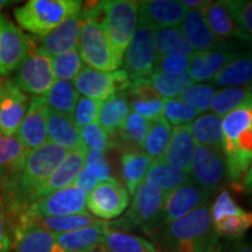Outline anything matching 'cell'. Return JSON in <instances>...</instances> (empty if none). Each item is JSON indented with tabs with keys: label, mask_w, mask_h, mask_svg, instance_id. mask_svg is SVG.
I'll return each mask as SVG.
<instances>
[{
	"label": "cell",
	"mask_w": 252,
	"mask_h": 252,
	"mask_svg": "<svg viewBox=\"0 0 252 252\" xmlns=\"http://www.w3.org/2000/svg\"><path fill=\"white\" fill-rule=\"evenodd\" d=\"M217 91L213 84H193L180 94V99L197 110L198 112H206L212 108L213 99Z\"/></svg>",
	"instance_id": "45"
},
{
	"label": "cell",
	"mask_w": 252,
	"mask_h": 252,
	"mask_svg": "<svg viewBox=\"0 0 252 252\" xmlns=\"http://www.w3.org/2000/svg\"><path fill=\"white\" fill-rule=\"evenodd\" d=\"M30 49V37L0 13V75L13 72Z\"/></svg>",
	"instance_id": "15"
},
{
	"label": "cell",
	"mask_w": 252,
	"mask_h": 252,
	"mask_svg": "<svg viewBox=\"0 0 252 252\" xmlns=\"http://www.w3.org/2000/svg\"><path fill=\"white\" fill-rule=\"evenodd\" d=\"M86 252H109V251L103 244H99V245H97V247L90 249V250H88Z\"/></svg>",
	"instance_id": "58"
},
{
	"label": "cell",
	"mask_w": 252,
	"mask_h": 252,
	"mask_svg": "<svg viewBox=\"0 0 252 252\" xmlns=\"http://www.w3.org/2000/svg\"><path fill=\"white\" fill-rule=\"evenodd\" d=\"M52 61V56L30 37V49L14 70L12 80L24 93L45 96L55 82Z\"/></svg>",
	"instance_id": "8"
},
{
	"label": "cell",
	"mask_w": 252,
	"mask_h": 252,
	"mask_svg": "<svg viewBox=\"0 0 252 252\" xmlns=\"http://www.w3.org/2000/svg\"><path fill=\"white\" fill-rule=\"evenodd\" d=\"M223 2L239 30L252 43V0H226Z\"/></svg>",
	"instance_id": "48"
},
{
	"label": "cell",
	"mask_w": 252,
	"mask_h": 252,
	"mask_svg": "<svg viewBox=\"0 0 252 252\" xmlns=\"http://www.w3.org/2000/svg\"><path fill=\"white\" fill-rule=\"evenodd\" d=\"M53 74L56 81H74V78L80 74L83 68L78 49H72L70 52L63 53L54 56L52 61Z\"/></svg>",
	"instance_id": "43"
},
{
	"label": "cell",
	"mask_w": 252,
	"mask_h": 252,
	"mask_svg": "<svg viewBox=\"0 0 252 252\" xmlns=\"http://www.w3.org/2000/svg\"><path fill=\"white\" fill-rule=\"evenodd\" d=\"M130 108L147 121L162 117L165 99L147 81H138L131 84L127 90Z\"/></svg>",
	"instance_id": "26"
},
{
	"label": "cell",
	"mask_w": 252,
	"mask_h": 252,
	"mask_svg": "<svg viewBox=\"0 0 252 252\" xmlns=\"http://www.w3.org/2000/svg\"><path fill=\"white\" fill-rule=\"evenodd\" d=\"M28 110V97L13 80L0 81V133L17 134Z\"/></svg>",
	"instance_id": "14"
},
{
	"label": "cell",
	"mask_w": 252,
	"mask_h": 252,
	"mask_svg": "<svg viewBox=\"0 0 252 252\" xmlns=\"http://www.w3.org/2000/svg\"><path fill=\"white\" fill-rule=\"evenodd\" d=\"M86 167L94 172L100 182L111 179V166L103 152L99 151H87Z\"/></svg>",
	"instance_id": "52"
},
{
	"label": "cell",
	"mask_w": 252,
	"mask_h": 252,
	"mask_svg": "<svg viewBox=\"0 0 252 252\" xmlns=\"http://www.w3.org/2000/svg\"><path fill=\"white\" fill-rule=\"evenodd\" d=\"M30 222L53 234H65V232H71L75 230L87 228V226L98 224L102 220H97L89 213H86L78 214V215L43 217V219L33 220Z\"/></svg>",
	"instance_id": "37"
},
{
	"label": "cell",
	"mask_w": 252,
	"mask_h": 252,
	"mask_svg": "<svg viewBox=\"0 0 252 252\" xmlns=\"http://www.w3.org/2000/svg\"><path fill=\"white\" fill-rule=\"evenodd\" d=\"M43 97L49 110L71 117L80 94L75 89L72 82L55 81Z\"/></svg>",
	"instance_id": "39"
},
{
	"label": "cell",
	"mask_w": 252,
	"mask_h": 252,
	"mask_svg": "<svg viewBox=\"0 0 252 252\" xmlns=\"http://www.w3.org/2000/svg\"><path fill=\"white\" fill-rule=\"evenodd\" d=\"M181 31L194 53L238 48L235 43L217 37L208 26L202 13L197 9L187 11L181 23Z\"/></svg>",
	"instance_id": "16"
},
{
	"label": "cell",
	"mask_w": 252,
	"mask_h": 252,
	"mask_svg": "<svg viewBox=\"0 0 252 252\" xmlns=\"http://www.w3.org/2000/svg\"><path fill=\"white\" fill-rule=\"evenodd\" d=\"M162 252H215L219 235L207 203L153 234Z\"/></svg>",
	"instance_id": "1"
},
{
	"label": "cell",
	"mask_w": 252,
	"mask_h": 252,
	"mask_svg": "<svg viewBox=\"0 0 252 252\" xmlns=\"http://www.w3.org/2000/svg\"><path fill=\"white\" fill-rule=\"evenodd\" d=\"M163 118L174 126L187 125L194 122L201 112L182 102L180 98L165 99L163 102Z\"/></svg>",
	"instance_id": "46"
},
{
	"label": "cell",
	"mask_w": 252,
	"mask_h": 252,
	"mask_svg": "<svg viewBox=\"0 0 252 252\" xmlns=\"http://www.w3.org/2000/svg\"><path fill=\"white\" fill-rule=\"evenodd\" d=\"M251 99L252 94L248 87L225 88L217 91L210 109L215 115L223 117Z\"/></svg>",
	"instance_id": "42"
},
{
	"label": "cell",
	"mask_w": 252,
	"mask_h": 252,
	"mask_svg": "<svg viewBox=\"0 0 252 252\" xmlns=\"http://www.w3.org/2000/svg\"><path fill=\"white\" fill-rule=\"evenodd\" d=\"M0 252H11V239L7 232L4 206L0 198Z\"/></svg>",
	"instance_id": "54"
},
{
	"label": "cell",
	"mask_w": 252,
	"mask_h": 252,
	"mask_svg": "<svg viewBox=\"0 0 252 252\" xmlns=\"http://www.w3.org/2000/svg\"><path fill=\"white\" fill-rule=\"evenodd\" d=\"M102 103V100L88 98L84 96L78 98L71 115L72 122L75 123L77 128H82L97 121Z\"/></svg>",
	"instance_id": "49"
},
{
	"label": "cell",
	"mask_w": 252,
	"mask_h": 252,
	"mask_svg": "<svg viewBox=\"0 0 252 252\" xmlns=\"http://www.w3.org/2000/svg\"><path fill=\"white\" fill-rule=\"evenodd\" d=\"M200 12L217 37L223 40L237 39L245 43H251L248 36L236 25L223 1H207Z\"/></svg>",
	"instance_id": "25"
},
{
	"label": "cell",
	"mask_w": 252,
	"mask_h": 252,
	"mask_svg": "<svg viewBox=\"0 0 252 252\" xmlns=\"http://www.w3.org/2000/svg\"><path fill=\"white\" fill-rule=\"evenodd\" d=\"M149 125L147 119L138 113L131 112L112 138L116 145L122 144L125 150H139L144 146Z\"/></svg>",
	"instance_id": "34"
},
{
	"label": "cell",
	"mask_w": 252,
	"mask_h": 252,
	"mask_svg": "<svg viewBox=\"0 0 252 252\" xmlns=\"http://www.w3.org/2000/svg\"><path fill=\"white\" fill-rule=\"evenodd\" d=\"M99 179L97 178L94 172H91L88 167L84 166L80 174H78L76 181H75V186H77L81 190H83L87 195L93 191L94 188L99 184Z\"/></svg>",
	"instance_id": "53"
},
{
	"label": "cell",
	"mask_w": 252,
	"mask_h": 252,
	"mask_svg": "<svg viewBox=\"0 0 252 252\" xmlns=\"http://www.w3.org/2000/svg\"><path fill=\"white\" fill-rule=\"evenodd\" d=\"M83 15L78 53L82 61L94 70L112 72L118 70L123 56L112 46L102 24V1L82 5Z\"/></svg>",
	"instance_id": "4"
},
{
	"label": "cell",
	"mask_w": 252,
	"mask_h": 252,
	"mask_svg": "<svg viewBox=\"0 0 252 252\" xmlns=\"http://www.w3.org/2000/svg\"><path fill=\"white\" fill-rule=\"evenodd\" d=\"M102 244L109 252H158L156 245L137 235L121 230H105Z\"/></svg>",
	"instance_id": "35"
},
{
	"label": "cell",
	"mask_w": 252,
	"mask_h": 252,
	"mask_svg": "<svg viewBox=\"0 0 252 252\" xmlns=\"http://www.w3.org/2000/svg\"><path fill=\"white\" fill-rule=\"evenodd\" d=\"M165 194L160 189L143 182L133 193L130 209L122 219L108 222L110 229L128 230L139 229L145 234L153 235L165 226Z\"/></svg>",
	"instance_id": "5"
},
{
	"label": "cell",
	"mask_w": 252,
	"mask_h": 252,
	"mask_svg": "<svg viewBox=\"0 0 252 252\" xmlns=\"http://www.w3.org/2000/svg\"><path fill=\"white\" fill-rule=\"evenodd\" d=\"M5 180H6V175L1 171H0V188L4 187Z\"/></svg>",
	"instance_id": "60"
},
{
	"label": "cell",
	"mask_w": 252,
	"mask_h": 252,
	"mask_svg": "<svg viewBox=\"0 0 252 252\" xmlns=\"http://www.w3.org/2000/svg\"><path fill=\"white\" fill-rule=\"evenodd\" d=\"M189 176L209 194L224 186L229 180L222 151L195 145Z\"/></svg>",
	"instance_id": "12"
},
{
	"label": "cell",
	"mask_w": 252,
	"mask_h": 252,
	"mask_svg": "<svg viewBox=\"0 0 252 252\" xmlns=\"http://www.w3.org/2000/svg\"><path fill=\"white\" fill-rule=\"evenodd\" d=\"M182 4H184L186 8L197 9V11H200V9L207 4V1H203V0H185V1H182Z\"/></svg>",
	"instance_id": "57"
},
{
	"label": "cell",
	"mask_w": 252,
	"mask_h": 252,
	"mask_svg": "<svg viewBox=\"0 0 252 252\" xmlns=\"http://www.w3.org/2000/svg\"><path fill=\"white\" fill-rule=\"evenodd\" d=\"M215 252H252V243L244 241H237L225 247L217 248Z\"/></svg>",
	"instance_id": "55"
},
{
	"label": "cell",
	"mask_w": 252,
	"mask_h": 252,
	"mask_svg": "<svg viewBox=\"0 0 252 252\" xmlns=\"http://www.w3.org/2000/svg\"><path fill=\"white\" fill-rule=\"evenodd\" d=\"M154 46L157 50V58L168 54H181L190 58L194 50L189 46L182 31L179 27L165 28L153 33Z\"/></svg>",
	"instance_id": "38"
},
{
	"label": "cell",
	"mask_w": 252,
	"mask_h": 252,
	"mask_svg": "<svg viewBox=\"0 0 252 252\" xmlns=\"http://www.w3.org/2000/svg\"><path fill=\"white\" fill-rule=\"evenodd\" d=\"M80 135L87 150L99 151L104 153L116 146L115 140L97 123L80 128Z\"/></svg>",
	"instance_id": "47"
},
{
	"label": "cell",
	"mask_w": 252,
	"mask_h": 252,
	"mask_svg": "<svg viewBox=\"0 0 252 252\" xmlns=\"http://www.w3.org/2000/svg\"><path fill=\"white\" fill-rule=\"evenodd\" d=\"M154 32L146 25L138 21L137 30L126 48L123 63L132 83L147 81L154 72L157 50L154 46Z\"/></svg>",
	"instance_id": "10"
},
{
	"label": "cell",
	"mask_w": 252,
	"mask_h": 252,
	"mask_svg": "<svg viewBox=\"0 0 252 252\" xmlns=\"http://www.w3.org/2000/svg\"><path fill=\"white\" fill-rule=\"evenodd\" d=\"M152 159L140 150H124L121 157L122 176L128 193L133 195L147 174Z\"/></svg>",
	"instance_id": "32"
},
{
	"label": "cell",
	"mask_w": 252,
	"mask_h": 252,
	"mask_svg": "<svg viewBox=\"0 0 252 252\" xmlns=\"http://www.w3.org/2000/svg\"><path fill=\"white\" fill-rule=\"evenodd\" d=\"M222 151L228 180L234 190L241 186L252 162V99L242 104L222 119Z\"/></svg>",
	"instance_id": "2"
},
{
	"label": "cell",
	"mask_w": 252,
	"mask_h": 252,
	"mask_svg": "<svg viewBox=\"0 0 252 252\" xmlns=\"http://www.w3.org/2000/svg\"><path fill=\"white\" fill-rule=\"evenodd\" d=\"M128 113H130V100H128L127 91L117 93L102 103L97 117V124L112 138Z\"/></svg>",
	"instance_id": "29"
},
{
	"label": "cell",
	"mask_w": 252,
	"mask_h": 252,
	"mask_svg": "<svg viewBox=\"0 0 252 252\" xmlns=\"http://www.w3.org/2000/svg\"><path fill=\"white\" fill-rule=\"evenodd\" d=\"M139 2L132 0L102 1V24L112 46L124 56L138 25Z\"/></svg>",
	"instance_id": "9"
},
{
	"label": "cell",
	"mask_w": 252,
	"mask_h": 252,
	"mask_svg": "<svg viewBox=\"0 0 252 252\" xmlns=\"http://www.w3.org/2000/svg\"><path fill=\"white\" fill-rule=\"evenodd\" d=\"M241 193L252 194V162L249 167L247 175H245L243 184L241 186Z\"/></svg>",
	"instance_id": "56"
},
{
	"label": "cell",
	"mask_w": 252,
	"mask_h": 252,
	"mask_svg": "<svg viewBox=\"0 0 252 252\" xmlns=\"http://www.w3.org/2000/svg\"><path fill=\"white\" fill-rule=\"evenodd\" d=\"M190 131L195 145L209 147V149H222V117L215 113H206L195 119L190 124Z\"/></svg>",
	"instance_id": "33"
},
{
	"label": "cell",
	"mask_w": 252,
	"mask_h": 252,
	"mask_svg": "<svg viewBox=\"0 0 252 252\" xmlns=\"http://www.w3.org/2000/svg\"><path fill=\"white\" fill-rule=\"evenodd\" d=\"M208 197L209 193L191 180L172 190L171 193L165 194V225L203 206Z\"/></svg>",
	"instance_id": "20"
},
{
	"label": "cell",
	"mask_w": 252,
	"mask_h": 252,
	"mask_svg": "<svg viewBox=\"0 0 252 252\" xmlns=\"http://www.w3.org/2000/svg\"><path fill=\"white\" fill-rule=\"evenodd\" d=\"M195 144L190 131V124L175 126L167 145L162 159L174 168L190 173Z\"/></svg>",
	"instance_id": "23"
},
{
	"label": "cell",
	"mask_w": 252,
	"mask_h": 252,
	"mask_svg": "<svg viewBox=\"0 0 252 252\" xmlns=\"http://www.w3.org/2000/svg\"><path fill=\"white\" fill-rule=\"evenodd\" d=\"M108 222L102 220L98 224L75 230L65 234H56L54 245L50 252H86L102 244Z\"/></svg>",
	"instance_id": "24"
},
{
	"label": "cell",
	"mask_w": 252,
	"mask_h": 252,
	"mask_svg": "<svg viewBox=\"0 0 252 252\" xmlns=\"http://www.w3.org/2000/svg\"><path fill=\"white\" fill-rule=\"evenodd\" d=\"M28 150L18 134L6 135L0 133V171L7 176L21 168Z\"/></svg>",
	"instance_id": "36"
},
{
	"label": "cell",
	"mask_w": 252,
	"mask_h": 252,
	"mask_svg": "<svg viewBox=\"0 0 252 252\" xmlns=\"http://www.w3.org/2000/svg\"><path fill=\"white\" fill-rule=\"evenodd\" d=\"M68 153L67 150L49 141L35 150L28 151L21 168L4 185L12 195L15 207L21 210L26 206L32 193L54 174Z\"/></svg>",
	"instance_id": "3"
},
{
	"label": "cell",
	"mask_w": 252,
	"mask_h": 252,
	"mask_svg": "<svg viewBox=\"0 0 252 252\" xmlns=\"http://www.w3.org/2000/svg\"><path fill=\"white\" fill-rule=\"evenodd\" d=\"M214 87H244L252 82V52H244L212 80Z\"/></svg>",
	"instance_id": "31"
},
{
	"label": "cell",
	"mask_w": 252,
	"mask_h": 252,
	"mask_svg": "<svg viewBox=\"0 0 252 252\" xmlns=\"http://www.w3.org/2000/svg\"><path fill=\"white\" fill-rule=\"evenodd\" d=\"M9 4H12V1H8V0H0V13H1V9Z\"/></svg>",
	"instance_id": "59"
},
{
	"label": "cell",
	"mask_w": 252,
	"mask_h": 252,
	"mask_svg": "<svg viewBox=\"0 0 252 252\" xmlns=\"http://www.w3.org/2000/svg\"><path fill=\"white\" fill-rule=\"evenodd\" d=\"M75 89L84 97L104 102L117 93H125L130 89L132 82L124 69L112 72L94 70L83 67L80 74L72 81Z\"/></svg>",
	"instance_id": "11"
},
{
	"label": "cell",
	"mask_w": 252,
	"mask_h": 252,
	"mask_svg": "<svg viewBox=\"0 0 252 252\" xmlns=\"http://www.w3.org/2000/svg\"><path fill=\"white\" fill-rule=\"evenodd\" d=\"M147 82L158 91V94L167 99H172L180 96L184 91L193 86L194 81L189 76L188 72L179 75L163 74V72H153Z\"/></svg>",
	"instance_id": "41"
},
{
	"label": "cell",
	"mask_w": 252,
	"mask_h": 252,
	"mask_svg": "<svg viewBox=\"0 0 252 252\" xmlns=\"http://www.w3.org/2000/svg\"><path fill=\"white\" fill-rule=\"evenodd\" d=\"M243 213L244 210L238 206L228 190L220 191L215 202L210 208L213 223L219 222V220L225 219V217L241 215Z\"/></svg>",
	"instance_id": "50"
},
{
	"label": "cell",
	"mask_w": 252,
	"mask_h": 252,
	"mask_svg": "<svg viewBox=\"0 0 252 252\" xmlns=\"http://www.w3.org/2000/svg\"><path fill=\"white\" fill-rule=\"evenodd\" d=\"M48 111L45 97L34 96L31 99L26 116L17 133L28 151L48 143Z\"/></svg>",
	"instance_id": "18"
},
{
	"label": "cell",
	"mask_w": 252,
	"mask_h": 252,
	"mask_svg": "<svg viewBox=\"0 0 252 252\" xmlns=\"http://www.w3.org/2000/svg\"><path fill=\"white\" fill-rule=\"evenodd\" d=\"M47 130L49 143L58 145L68 152L84 146L81 140L80 128H77L70 116L49 110Z\"/></svg>",
	"instance_id": "28"
},
{
	"label": "cell",
	"mask_w": 252,
	"mask_h": 252,
	"mask_svg": "<svg viewBox=\"0 0 252 252\" xmlns=\"http://www.w3.org/2000/svg\"><path fill=\"white\" fill-rule=\"evenodd\" d=\"M82 5L80 0H30L15 7L13 15L23 30L43 37L78 13Z\"/></svg>",
	"instance_id": "6"
},
{
	"label": "cell",
	"mask_w": 252,
	"mask_h": 252,
	"mask_svg": "<svg viewBox=\"0 0 252 252\" xmlns=\"http://www.w3.org/2000/svg\"><path fill=\"white\" fill-rule=\"evenodd\" d=\"M82 25H83V15L80 11L63 21L59 27H56L46 36L41 37L40 47L52 58L70 52L72 49H78Z\"/></svg>",
	"instance_id": "21"
},
{
	"label": "cell",
	"mask_w": 252,
	"mask_h": 252,
	"mask_svg": "<svg viewBox=\"0 0 252 252\" xmlns=\"http://www.w3.org/2000/svg\"><path fill=\"white\" fill-rule=\"evenodd\" d=\"M86 213H88L87 194L77 186L71 185L27 204L19 213V222Z\"/></svg>",
	"instance_id": "7"
},
{
	"label": "cell",
	"mask_w": 252,
	"mask_h": 252,
	"mask_svg": "<svg viewBox=\"0 0 252 252\" xmlns=\"http://www.w3.org/2000/svg\"><path fill=\"white\" fill-rule=\"evenodd\" d=\"M248 88H249V90H250V93H251V94H252V82H251L250 84H249Z\"/></svg>",
	"instance_id": "61"
},
{
	"label": "cell",
	"mask_w": 252,
	"mask_h": 252,
	"mask_svg": "<svg viewBox=\"0 0 252 252\" xmlns=\"http://www.w3.org/2000/svg\"><path fill=\"white\" fill-rule=\"evenodd\" d=\"M171 124L163 117L151 121L143 146L145 149V153L151 159H157V158L162 157L167 145L169 143V139H171Z\"/></svg>",
	"instance_id": "40"
},
{
	"label": "cell",
	"mask_w": 252,
	"mask_h": 252,
	"mask_svg": "<svg viewBox=\"0 0 252 252\" xmlns=\"http://www.w3.org/2000/svg\"><path fill=\"white\" fill-rule=\"evenodd\" d=\"M145 181L153 187L162 191L163 194L171 193L172 190L190 181V176L180 169L168 165L161 157L152 160Z\"/></svg>",
	"instance_id": "30"
},
{
	"label": "cell",
	"mask_w": 252,
	"mask_h": 252,
	"mask_svg": "<svg viewBox=\"0 0 252 252\" xmlns=\"http://www.w3.org/2000/svg\"><path fill=\"white\" fill-rule=\"evenodd\" d=\"M56 234L47 231L31 222H19L14 229L15 252H50Z\"/></svg>",
	"instance_id": "27"
},
{
	"label": "cell",
	"mask_w": 252,
	"mask_h": 252,
	"mask_svg": "<svg viewBox=\"0 0 252 252\" xmlns=\"http://www.w3.org/2000/svg\"><path fill=\"white\" fill-rule=\"evenodd\" d=\"M87 151L88 150L84 146L70 151L67 158L64 159V161L54 172V174L50 176L45 184L41 185L39 188H36L32 193L27 204L37 200V198L46 196V195L50 193H54V191L60 190V189L67 188L69 186L74 185L78 174L86 166Z\"/></svg>",
	"instance_id": "19"
},
{
	"label": "cell",
	"mask_w": 252,
	"mask_h": 252,
	"mask_svg": "<svg viewBox=\"0 0 252 252\" xmlns=\"http://www.w3.org/2000/svg\"><path fill=\"white\" fill-rule=\"evenodd\" d=\"M138 2V21L146 25L153 32L179 26L187 13V8L182 1L145 0Z\"/></svg>",
	"instance_id": "17"
},
{
	"label": "cell",
	"mask_w": 252,
	"mask_h": 252,
	"mask_svg": "<svg viewBox=\"0 0 252 252\" xmlns=\"http://www.w3.org/2000/svg\"><path fill=\"white\" fill-rule=\"evenodd\" d=\"M239 48L220 49L206 53H195L190 56L188 75L194 82L210 81L217 72L243 54Z\"/></svg>",
	"instance_id": "22"
},
{
	"label": "cell",
	"mask_w": 252,
	"mask_h": 252,
	"mask_svg": "<svg viewBox=\"0 0 252 252\" xmlns=\"http://www.w3.org/2000/svg\"><path fill=\"white\" fill-rule=\"evenodd\" d=\"M190 58L181 54H168L157 58L154 72H163V74L179 75L187 72Z\"/></svg>",
	"instance_id": "51"
},
{
	"label": "cell",
	"mask_w": 252,
	"mask_h": 252,
	"mask_svg": "<svg viewBox=\"0 0 252 252\" xmlns=\"http://www.w3.org/2000/svg\"><path fill=\"white\" fill-rule=\"evenodd\" d=\"M130 204V194L116 179L99 182L87 195V209L100 220H115L125 212Z\"/></svg>",
	"instance_id": "13"
},
{
	"label": "cell",
	"mask_w": 252,
	"mask_h": 252,
	"mask_svg": "<svg viewBox=\"0 0 252 252\" xmlns=\"http://www.w3.org/2000/svg\"><path fill=\"white\" fill-rule=\"evenodd\" d=\"M219 237L235 241L239 239L252 226V212H244L237 216H230L213 223Z\"/></svg>",
	"instance_id": "44"
}]
</instances>
